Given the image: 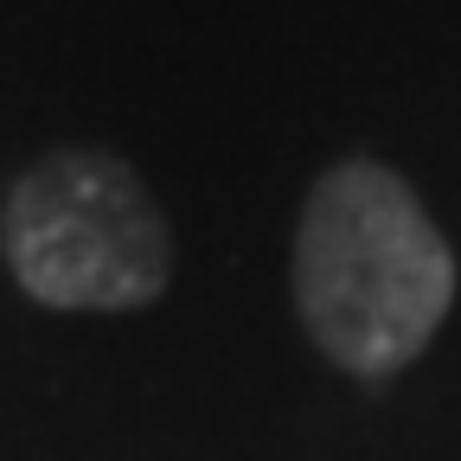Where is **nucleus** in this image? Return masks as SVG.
I'll list each match as a JSON object with an SVG mask.
<instances>
[{"label":"nucleus","instance_id":"obj_1","mask_svg":"<svg viewBox=\"0 0 461 461\" xmlns=\"http://www.w3.org/2000/svg\"><path fill=\"white\" fill-rule=\"evenodd\" d=\"M455 308V250L403 173L339 160L295 218V314L353 378H391Z\"/></svg>","mask_w":461,"mask_h":461},{"label":"nucleus","instance_id":"obj_2","mask_svg":"<svg viewBox=\"0 0 461 461\" xmlns=\"http://www.w3.org/2000/svg\"><path fill=\"white\" fill-rule=\"evenodd\" d=\"M0 250L39 308L122 314L167 295L173 238L148 180L103 148L39 154L0 205Z\"/></svg>","mask_w":461,"mask_h":461}]
</instances>
